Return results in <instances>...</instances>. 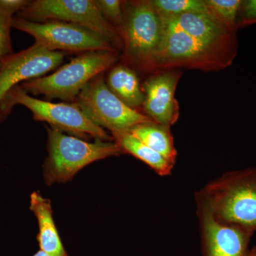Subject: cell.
<instances>
[{
  "label": "cell",
  "instance_id": "cell-13",
  "mask_svg": "<svg viewBox=\"0 0 256 256\" xmlns=\"http://www.w3.org/2000/svg\"><path fill=\"white\" fill-rule=\"evenodd\" d=\"M30 198V210L36 216L40 228L37 240L40 250L50 256H68L54 222L50 200L36 192L32 194Z\"/></svg>",
  "mask_w": 256,
  "mask_h": 256
},
{
  "label": "cell",
  "instance_id": "cell-10",
  "mask_svg": "<svg viewBox=\"0 0 256 256\" xmlns=\"http://www.w3.org/2000/svg\"><path fill=\"white\" fill-rule=\"evenodd\" d=\"M65 52H52L34 44L10 55L0 67V102L18 82L40 78L63 62Z\"/></svg>",
  "mask_w": 256,
  "mask_h": 256
},
{
  "label": "cell",
  "instance_id": "cell-24",
  "mask_svg": "<svg viewBox=\"0 0 256 256\" xmlns=\"http://www.w3.org/2000/svg\"><path fill=\"white\" fill-rule=\"evenodd\" d=\"M248 256H256V247L252 248L249 252Z\"/></svg>",
  "mask_w": 256,
  "mask_h": 256
},
{
  "label": "cell",
  "instance_id": "cell-14",
  "mask_svg": "<svg viewBox=\"0 0 256 256\" xmlns=\"http://www.w3.org/2000/svg\"><path fill=\"white\" fill-rule=\"evenodd\" d=\"M106 84L126 105L138 111L142 108L144 94L134 70L124 64L117 65L109 72Z\"/></svg>",
  "mask_w": 256,
  "mask_h": 256
},
{
  "label": "cell",
  "instance_id": "cell-21",
  "mask_svg": "<svg viewBox=\"0 0 256 256\" xmlns=\"http://www.w3.org/2000/svg\"><path fill=\"white\" fill-rule=\"evenodd\" d=\"M256 24V0L242 1L239 12L237 28Z\"/></svg>",
  "mask_w": 256,
  "mask_h": 256
},
{
  "label": "cell",
  "instance_id": "cell-9",
  "mask_svg": "<svg viewBox=\"0 0 256 256\" xmlns=\"http://www.w3.org/2000/svg\"><path fill=\"white\" fill-rule=\"evenodd\" d=\"M22 15L38 22L58 20L75 24L106 37L118 50L122 47L118 30L106 21L95 0H36L30 2L22 10Z\"/></svg>",
  "mask_w": 256,
  "mask_h": 256
},
{
  "label": "cell",
  "instance_id": "cell-18",
  "mask_svg": "<svg viewBox=\"0 0 256 256\" xmlns=\"http://www.w3.org/2000/svg\"><path fill=\"white\" fill-rule=\"evenodd\" d=\"M210 12L229 28L237 30L242 0H204Z\"/></svg>",
  "mask_w": 256,
  "mask_h": 256
},
{
  "label": "cell",
  "instance_id": "cell-19",
  "mask_svg": "<svg viewBox=\"0 0 256 256\" xmlns=\"http://www.w3.org/2000/svg\"><path fill=\"white\" fill-rule=\"evenodd\" d=\"M124 2L120 0H95L101 14L120 34L124 22Z\"/></svg>",
  "mask_w": 256,
  "mask_h": 256
},
{
  "label": "cell",
  "instance_id": "cell-3",
  "mask_svg": "<svg viewBox=\"0 0 256 256\" xmlns=\"http://www.w3.org/2000/svg\"><path fill=\"white\" fill-rule=\"evenodd\" d=\"M163 34L162 18L152 1L124 2L120 35L124 65L153 73V66Z\"/></svg>",
  "mask_w": 256,
  "mask_h": 256
},
{
  "label": "cell",
  "instance_id": "cell-20",
  "mask_svg": "<svg viewBox=\"0 0 256 256\" xmlns=\"http://www.w3.org/2000/svg\"><path fill=\"white\" fill-rule=\"evenodd\" d=\"M12 16L0 9V60L10 50V28Z\"/></svg>",
  "mask_w": 256,
  "mask_h": 256
},
{
  "label": "cell",
  "instance_id": "cell-6",
  "mask_svg": "<svg viewBox=\"0 0 256 256\" xmlns=\"http://www.w3.org/2000/svg\"><path fill=\"white\" fill-rule=\"evenodd\" d=\"M16 104L28 108L35 120L48 122L50 127L70 133L79 138L92 137L104 141H112L104 128L92 122L76 104L52 102L28 95L21 87L15 86L0 102V111L8 114Z\"/></svg>",
  "mask_w": 256,
  "mask_h": 256
},
{
  "label": "cell",
  "instance_id": "cell-5",
  "mask_svg": "<svg viewBox=\"0 0 256 256\" xmlns=\"http://www.w3.org/2000/svg\"><path fill=\"white\" fill-rule=\"evenodd\" d=\"M118 60V53L116 52H86L50 75L28 80L20 87L28 94L73 104L90 80L110 68Z\"/></svg>",
  "mask_w": 256,
  "mask_h": 256
},
{
  "label": "cell",
  "instance_id": "cell-17",
  "mask_svg": "<svg viewBox=\"0 0 256 256\" xmlns=\"http://www.w3.org/2000/svg\"><path fill=\"white\" fill-rule=\"evenodd\" d=\"M161 16H174L208 10L204 0H152Z\"/></svg>",
  "mask_w": 256,
  "mask_h": 256
},
{
  "label": "cell",
  "instance_id": "cell-11",
  "mask_svg": "<svg viewBox=\"0 0 256 256\" xmlns=\"http://www.w3.org/2000/svg\"><path fill=\"white\" fill-rule=\"evenodd\" d=\"M183 72L169 69L156 72L142 86L144 94L142 110L156 124L171 128L180 116V106L175 92Z\"/></svg>",
  "mask_w": 256,
  "mask_h": 256
},
{
  "label": "cell",
  "instance_id": "cell-7",
  "mask_svg": "<svg viewBox=\"0 0 256 256\" xmlns=\"http://www.w3.org/2000/svg\"><path fill=\"white\" fill-rule=\"evenodd\" d=\"M12 28L33 36L35 44L52 52H118L114 44L106 37L75 24L58 20L33 22L13 18Z\"/></svg>",
  "mask_w": 256,
  "mask_h": 256
},
{
  "label": "cell",
  "instance_id": "cell-12",
  "mask_svg": "<svg viewBox=\"0 0 256 256\" xmlns=\"http://www.w3.org/2000/svg\"><path fill=\"white\" fill-rule=\"evenodd\" d=\"M204 256H248L252 232L220 223L208 210L198 206Z\"/></svg>",
  "mask_w": 256,
  "mask_h": 256
},
{
  "label": "cell",
  "instance_id": "cell-23",
  "mask_svg": "<svg viewBox=\"0 0 256 256\" xmlns=\"http://www.w3.org/2000/svg\"><path fill=\"white\" fill-rule=\"evenodd\" d=\"M33 256H50L48 255V254H46V252H43V250H38V252H37L36 254H35Z\"/></svg>",
  "mask_w": 256,
  "mask_h": 256
},
{
  "label": "cell",
  "instance_id": "cell-4",
  "mask_svg": "<svg viewBox=\"0 0 256 256\" xmlns=\"http://www.w3.org/2000/svg\"><path fill=\"white\" fill-rule=\"evenodd\" d=\"M46 128L48 156L44 164V176L48 185L70 181L87 165L122 153L114 141L96 139L89 142L55 128Z\"/></svg>",
  "mask_w": 256,
  "mask_h": 256
},
{
  "label": "cell",
  "instance_id": "cell-1",
  "mask_svg": "<svg viewBox=\"0 0 256 256\" xmlns=\"http://www.w3.org/2000/svg\"><path fill=\"white\" fill-rule=\"evenodd\" d=\"M197 206L220 223L256 230V168L229 172L196 193Z\"/></svg>",
  "mask_w": 256,
  "mask_h": 256
},
{
  "label": "cell",
  "instance_id": "cell-8",
  "mask_svg": "<svg viewBox=\"0 0 256 256\" xmlns=\"http://www.w3.org/2000/svg\"><path fill=\"white\" fill-rule=\"evenodd\" d=\"M92 122L110 132L129 130L139 124L152 122L146 114L126 105L108 87L100 74L84 88L74 101Z\"/></svg>",
  "mask_w": 256,
  "mask_h": 256
},
{
  "label": "cell",
  "instance_id": "cell-2",
  "mask_svg": "<svg viewBox=\"0 0 256 256\" xmlns=\"http://www.w3.org/2000/svg\"><path fill=\"white\" fill-rule=\"evenodd\" d=\"M162 21L164 34L153 66V73L182 68L216 72L233 63L238 42L212 41L182 31Z\"/></svg>",
  "mask_w": 256,
  "mask_h": 256
},
{
  "label": "cell",
  "instance_id": "cell-15",
  "mask_svg": "<svg viewBox=\"0 0 256 256\" xmlns=\"http://www.w3.org/2000/svg\"><path fill=\"white\" fill-rule=\"evenodd\" d=\"M112 139L122 153H128L146 163L160 176L171 174L174 164L146 146L129 130L111 132Z\"/></svg>",
  "mask_w": 256,
  "mask_h": 256
},
{
  "label": "cell",
  "instance_id": "cell-22",
  "mask_svg": "<svg viewBox=\"0 0 256 256\" xmlns=\"http://www.w3.org/2000/svg\"><path fill=\"white\" fill-rule=\"evenodd\" d=\"M30 2L25 0H0V9L12 16L18 10H22Z\"/></svg>",
  "mask_w": 256,
  "mask_h": 256
},
{
  "label": "cell",
  "instance_id": "cell-16",
  "mask_svg": "<svg viewBox=\"0 0 256 256\" xmlns=\"http://www.w3.org/2000/svg\"><path fill=\"white\" fill-rule=\"evenodd\" d=\"M129 131L141 142L174 165L178 152L170 128L152 121L134 126Z\"/></svg>",
  "mask_w": 256,
  "mask_h": 256
}]
</instances>
